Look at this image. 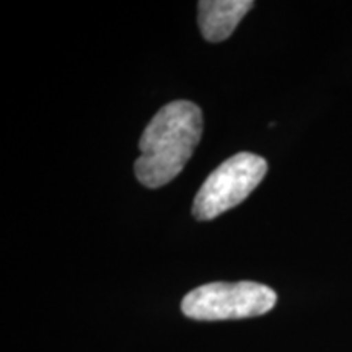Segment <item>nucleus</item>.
Here are the masks:
<instances>
[{"mask_svg":"<svg viewBox=\"0 0 352 352\" xmlns=\"http://www.w3.org/2000/svg\"><path fill=\"white\" fill-rule=\"evenodd\" d=\"M202 135V111L186 100L171 101L145 127L135 176L144 186H165L182 173Z\"/></svg>","mask_w":352,"mask_h":352,"instance_id":"obj_1","label":"nucleus"},{"mask_svg":"<svg viewBox=\"0 0 352 352\" xmlns=\"http://www.w3.org/2000/svg\"><path fill=\"white\" fill-rule=\"evenodd\" d=\"M277 302L276 292L267 285L241 283H210L186 294L183 314L191 320H240L267 314Z\"/></svg>","mask_w":352,"mask_h":352,"instance_id":"obj_2","label":"nucleus"},{"mask_svg":"<svg viewBox=\"0 0 352 352\" xmlns=\"http://www.w3.org/2000/svg\"><path fill=\"white\" fill-rule=\"evenodd\" d=\"M267 162L250 152L236 153L208 176L192 204L197 220H212L243 202L263 182Z\"/></svg>","mask_w":352,"mask_h":352,"instance_id":"obj_3","label":"nucleus"},{"mask_svg":"<svg viewBox=\"0 0 352 352\" xmlns=\"http://www.w3.org/2000/svg\"><path fill=\"white\" fill-rule=\"evenodd\" d=\"M252 7V0H202L197 3L202 36L210 43L226 41Z\"/></svg>","mask_w":352,"mask_h":352,"instance_id":"obj_4","label":"nucleus"}]
</instances>
